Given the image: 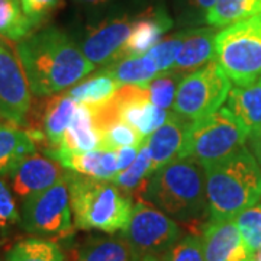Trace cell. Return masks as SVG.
Instances as JSON below:
<instances>
[{
  "label": "cell",
  "mask_w": 261,
  "mask_h": 261,
  "mask_svg": "<svg viewBox=\"0 0 261 261\" xmlns=\"http://www.w3.org/2000/svg\"><path fill=\"white\" fill-rule=\"evenodd\" d=\"M134 25V19L129 15L111 16L103 19L86 32L83 39L79 42L86 58L96 65L108 67L121 58Z\"/></svg>",
  "instance_id": "11"
},
{
  "label": "cell",
  "mask_w": 261,
  "mask_h": 261,
  "mask_svg": "<svg viewBox=\"0 0 261 261\" xmlns=\"http://www.w3.org/2000/svg\"><path fill=\"white\" fill-rule=\"evenodd\" d=\"M38 141H44L41 130L0 125V178L8 177L20 160L37 151Z\"/></svg>",
  "instance_id": "18"
},
{
  "label": "cell",
  "mask_w": 261,
  "mask_h": 261,
  "mask_svg": "<svg viewBox=\"0 0 261 261\" xmlns=\"http://www.w3.org/2000/svg\"><path fill=\"white\" fill-rule=\"evenodd\" d=\"M216 32L212 27L185 31V39L173 70L186 75L214 61Z\"/></svg>",
  "instance_id": "17"
},
{
  "label": "cell",
  "mask_w": 261,
  "mask_h": 261,
  "mask_svg": "<svg viewBox=\"0 0 261 261\" xmlns=\"http://www.w3.org/2000/svg\"><path fill=\"white\" fill-rule=\"evenodd\" d=\"M189 6L196 12H203L206 13L215 5L216 0H187Z\"/></svg>",
  "instance_id": "38"
},
{
  "label": "cell",
  "mask_w": 261,
  "mask_h": 261,
  "mask_svg": "<svg viewBox=\"0 0 261 261\" xmlns=\"http://www.w3.org/2000/svg\"><path fill=\"white\" fill-rule=\"evenodd\" d=\"M151 167H152V160H151V154H149L148 144L145 140L141 144L138 155L132 163V166L121 173H118L116 177L113 178V181L119 187H122L125 192H128L132 197L137 196L140 200L144 186H145L149 176L152 174Z\"/></svg>",
  "instance_id": "26"
},
{
  "label": "cell",
  "mask_w": 261,
  "mask_h": 261,
  "mask_svg": "<svg viewBox=\"0 0 261 261\" xmlns=\"http://www.w3.org/2000/svg\"><path fill=\"white\" fill-rule=\"evenodd\" d=\"M183 77L185 74H180L174 70H170V71L160 73L157 77L149 80L148 83L142 84L147 92L149 102L164 111H168L174 103L178 84Z\"/></svg>",
  "instance_id": "29"
},
{
  "label": "cell",
  "mask_w": 261,
  "mask_h": 261,
  "mask_svg": "<svg viewBox=\"0 0 261 261\" xmlns=\"http://www.w3.org/2000/svg\"><path fill=\"white\" fill-rule=\"evenodd\" d=\"M79 103L74 102L65 92H61L51 97L45 105L42 116V135L47 141L48 151L53 152L61 147L64 134L74 116Z\"/></svg>",
  "instance_id": "20"
},
{
  "label": "cell",
  "mask_w": 261,
  "mask_h": 261,
  "mask_svg": "<svg viewBox=\"0 0 261 261\" xmlns=\"http://www.w3.org/2000/svg\"><path fill=\"white\" fill-rule=\"evenodd\" d=\"M31 92L38 97L61 93L94 70L80 45L63 29L48 27L16 44Z\"/></svg>",
  "instance_id": "1"
},
{
  "label": "cell",
  "mask_w": 261,
  "mask_h": 261,
  "mask_svg": "<svg viewBox=\"0 0 261 261\" xmlns=\"http://www.w3.org/2000/svg\"><path fill=\"white\" fill-rule=\"evenodd\" d=\"M99 148H102V142H100V134L94 125L93 112H92L90 106H87L84 103H79L74 116L65 130L61 147L58 149L92 151V149Z\"/></svg>",
  "instance_id": "21"
},
{
  "label": "cell",
  "mask_w": 261,
  "mask_h": 261,
  "mask_svg": "<svg viewBox=\"0 0 261 261\" xmlns=\"http://www.w3.org/2000/svg\"><path fill=\"white\" fill-rule=\"evenodd\" d=\"M260 12L261 0H216L203 20L212 28H225Z\"/></svg>",
  "instance_id": "24"
},
{
  "label": "cell",
  "mask_w": 261,
  "mask_h": 261,
  "mask_svg": "<svg viewBox=\"0 0 261 261\" xmlns=\"http://www.w3.org/2000/svg\"><path fill=\"white\" fill-rule=\"evenodd\" d=\"M203 167L207 214L212 221H233L261 199V167L248 147Z\"/></svg>",
  "instance_id": "2"
},
{
  "label": "cell",
  "mask_w": 261,
  "mask_h": 261,
  "mask_svg": "<svg viewBox=\"0 0 261 261\" xmlns=\"http://www.w3.org/2000/svg\"><path fill=\"white\" fill-rule=\"evenodd\" d=\"M250 258H251L252 261H261V250L252 252L251 255H250Z\"/></svg>",
  "instance_id": "41"
},
{
  "label": "cell",
  "mask_w": 261,
  "mask_h": 261,
  "mask_svg": "<svg viewBox=\"0 0 261 261\" xmlns=\"http://www.w3.org/2000/svg\"><path fill=\"white\" fill-rule=\"evenodd\" d=\"M135 261H163L160 260L159 257H155V255H145V257H141V258H138V260Z\"/></svg>",
  "instance_id": "40"
},
{
  "label": "cell",
  "mask_w": 261,
  "mask_h": 261,
  "mask_svg": "<svg viewBox=\"0 0 261 261\" xmlns=\"http://www.w3.org/2000/svg\"><path fill=\"white\" fill-rule=\"evenodd\" d=\"M48 155L58 160L68 171L87 177L113 180L119 173L116 151L92 149V151H65L57 149Z\"/></svg>",
  "instance_id": "15"
},
{
  "label": "cell",
  "mask_w": 261,
  "mask_h": 261,
  "mask_svg": "<svg viewBox=\"0 0 261 261\" xmlns=\"http://www.w3.org/2000/svg\"><path fill=\"white\" fill-rule=\"evenodd\" d=\"M119 87L121 84L103 68L102 71H99L93 77L84 79L74 84L73 87L65 90V93L77 103H84L87 106H99L108 102Z\"/></svg>",
  "instance_id": "23"
},
{
  "label": "cell",
  "mask_w": 261,
  "mask_h": 261,
  "mask_svg": "<svg viewBox=\"0 0 261 261\" xmlns=\"http://www.w3.org/2000/svg\"><path fill=\"white\" fill-rule=\"evenodd\" d=\"M140 200L155 206L176 222H196L207 214L203 167L192 159L171 161L149 176Z\"/></svg>",
  "instance_id": "3"
},
{
  "label": "cell",
  "mask_w": 261,
  "mask_h": 261,
  "mask_svg": "<svg viewBox=\"0 0 261 261\" xmlns=\"http://www.w3.org/2000/svg\"><path fill=\"white\" fill-rule=\"evenodd\" d=\"M183 39H185V31L163 39L161 42H159L155 47L149 51L148 54L155 61L160 73L173 70L178 51H180L181 44H183Z\"/></svg>",
  "instance_id": "33"
},
{
  "label": "cell",
  "mask_w": 261,
  "mask_h": 261,
  "mask_svg": "<svg viewBox=\"0 0 261 261\" xmlns=\"http://www.w3.org/2000/svg\"><path fill=\"white\" fill-rule=\"evenodd\" d=\"M68 170L48 154L31 152L22 159L8 174L9 186L15 197L22 202L29 196L39 193L68 176Z\"/></svg>",
  "instance_id": "12"
},
{
  "label": "cell",
  "mask_w": 261,
  "mask_h": 261,
  "mask_svg": "<svg viewBox=\"0 0 261 261\" xmlns=\"http://www.w3.org/2000/svg\"><path fill=\"white\" fill-rule=\"evenodd\" d=\"M20 2L27 18L31 20L34 28H38L60 6L61 0H20Z\"/></svg>",
  "instance_id": "35"
},
{
  "label": "cell",
  "mask_w": 261,
  "mask_h": 261,
  "mask_svg": "<svg viewBox=\"0 0 261 261\" xmlns=\"http://www.w3.org/2000/svg\"><path fill=\"white\" fill-rule=\"evenodd\" d=\"M247 130L226 108L190 122L178 159H192L206 166L245 145Z\"/></svg>",
  "instance_id": "6"
},
{
  "label": "cell",
  "mask_w": 261,
  "mask_h": 261,
  "mask_svg": "<svg viewBox=\"0 0 261 261\" xmlns=\"http://www.w3.org/2000/svg\"><path fill=\"white\" fill-rule=\"evenodd\" d=\"M20 225L27 232L41 237L67 238L73 233L68 176L22 202Z\"/></svg>",
  "instance_id": "8"
},
{
  "label": "cell",
  "mask_w": 261,
  "mask_h": 261,
  "mask_svg": "<svg viewBox=\"0 0 261 261\" xmlns=\"http://www.w3.org/2000/svg\"><path fill=\"white\" fill-rule=\"evenodd\" d=\"M248 141H250L248 148L251 149V152L254 154V157L257 159L261 167V129L254 132L251 135H248Z\"/></svg>",
  "instance_id": "37"
},
{
  "label": "cell",
  "mask_w": 261,
  "mask_h": 261,
  "mask_svg": "<svg viewBox=\"0 0 261 261\" xmlns=\"http://www.w3.org/2000/svg\"><path fill=\"white\" fill-rule=\"evenodd\" d=\"M231 87V80L214 60L181 79L173 112L186 122L205 118L222 108Z\"/></svg>",
  "instance_id": "7"
},
{
  "label": "cell",
  "mask_w": 261,
  "mask_h": 261,
  "mask_svg": "<svg viewBox=\"0 0 261 261\" xmlns=\"http://www.w3.org/2000/svg\"><path fill=\"white\" fill-rule=\"evenodd\" d=\"M173 25L174 22L164 8L145 10L134 19L132 31L122 49L121 58L148 54L159 44L160 39L173 28Z\"/></svg>",
  "instance_id": "14"
},
{
  "label": "cell",
  "mask_w": 261,
  "mask_h": 261,
  "mask_svg": "<svg viewBox=\"0 0 261 261\" xmlns=\"http://www.w3.org/2000/svg\"><path fill=\"white\" fill-rule=\"evenodd\" d=\"M20 222V214L10 186L0 178V229H6Z\"/></svg>",
  "instance_id": "34"
},
{
  "label": "cell",
  "mask_w": 261,
  "mask_h": 261,
  "mask_svg": "<svg viewBox=\"0 0 261 261\" xmlns=\"http://www.w3.org/2000/svg\"><path fill=\"white\" fill-rule=\"evenodd\" d=\"M138 147H122V148L115 149L116 157H118V166H119V173L129 168L132 163L135 161L138 155Z\"/></svg>",
  "instance_id": "36"
},
{
  "label": "cell",
  "mask_w": 261,
  "mask_h": 261,
  "mask_svg": "<svg viewBox=\"0 0 261 261\" xmlns=\"http://www.w3.org/2000/svg\"><path fill=\"white\" fill-rule=\"evenodd\" d=\"M147 138H144L141 134L134 129L125 122L118 121L109 128L100 132V142H102V149H115L122 148V147H138Z\"/></svg>",
  "instance_id": "31"
},
{
  "label": "cell",
  "mask_w": 261,
  "mask_h": 261,
  "mask_svg": "<svg viewBox=\"0 0 261 261\" xmlns=\"http://www.w3.org/2000/svg\"><path fill=\"white\" fill-rule=\"evenodd\" d=\"M189 123L190 122H186L171 112L167 121L147 138L152 160V173L180 157Z\"/></svg>",
  "instance_id": "16"
},
{
  "label": "cell",
  "mask_w": 261,
  "mask_h": 261,
  "mask_svg": "<svg viewBox=\"0 0 261 261\" xmlns=\"http://www.w3.org/2000/svg\"><path fill=\"white\" fill-rule=\"evenodd\" d=\"M68 190L77 229L115 233L126 228L134 200L113 180L87 177L70 171Z\"/></svg>",
  "instance_id": "4"
},
{
  "label": "cell",
  "mask_w": 261,
  "mask_h": 261,
  "mask_svg": "<svg viewBox=\"0 0 261 261\" xmlns=\"http://www.w3.org/2000/svg\"><path fill=\"white\" fill-rule=\"evenodd\" d=\"M215 61L235 86L261 77V12L216 32Z\"/></svg>",
  "instance_id": "5"
},
{
  "label": "cell",
  "mask_w": 261,
  "mask_h": 261,
  "mask_svg": "<svg viewBox=\"0 0 261 261\" xmlns=\"http://www.w3.org/2000/svg\"><path fill=\"white\" fill-rule=\"evenodd\" d=\"M6 261H64V254L54 241L34 237L15 244Z\"/></svg>",
  "instance_id": "28"
},
{
  "label": "cell",
  "mask_w": 261,
  "mask_h": 261,
  "mask_svg": "<svg viewBox=\"0 0 261 261\" xmlns=\"http://www.w3.org/2000/svg\"><path fill=\"white\" fill-rule=\"evenodd\" d=\"M235 225L241 233L244 244L251 255L261 250V203L243 211L235 219Z\"/></svg>",
  "instance_id": "30"
},
{
  "label": "cell",
  "mask_w": 261,
  "mask_h": 261,
  "mask_svg": "<svg viewBox=\"0 0 261 261\" xmlns=\"http://www.w3.org/2000/svg\"><path fill=\"white\" fill-rule=\"evenodd\" d=\"M79 5H83V6H100V5H105L111 0H75Z\"/></svg>",
  "instance_id": "39"
},
{
  "label": "cell",
  "mask_w": 261,
  "mask_h": 261,
  "mask_svg": "<svg viewBox=\"0 0 261 261\" xmlns=\"http://www.w3.org/2000/svg\"><path fill=\"white\" fill-rule=\"evenodd\" d=\"M163 261H206L202 238L197 235H186L183 238H178L163 254Z\"/></svg>",
  "instance_id": "32"
},
{
  "label": "cell",
  "mask_w": 261,
  "mask_h": 261,
  "mask_svg": "<svg viewBox=\"0 0 261 261\" xmlns=\"http://www.w3.org/2000/svg\"><path fill=\"white\" fill-rule=\"evenodd\" d=\"M134 261L145 255L159 257L180 238L177 222L148 202L138 200L130 214L129 222L122 231Z\"/></svg>",
  "instance_id": "9"
},
{
  "label": "cell",
  "mask_w": 261,
  "mask_h": 261,
  "mask_svg": "<svg viewBox=\"0 0 261 261\" xmlns=\"http://www.w3.org/2000/svg\"><path fill=\"white\" fill-rule=\"evenodd\" d=\"M200 238L206 261H245L250 258V252L235 221L209 219Z\"/></svg>",
  "instance_id": "13"
},
{
  "label": "cell",
  "mask_w": 261,
  "mask_h": 261,
  "mask_svg": "<svg viewBox=\"0 0 261 261\" xmlns=\"http://www.w3.org/2000/svg\"><path fill=\"white\" fill-rule=\"evenodd\" d=\"M79 261H134V254L123 238H92L79 251Z\"/></svg>",
  "instance_id": "25"
},
{
  "label": "cell",
  "mask_w": 261,
  "mask_h": 261,
  "mask_svg": "<svg viewBox=\"0 0 261 261\" xmlns=\"http://www.w3.org/2000/svg\"><path fill=\"white\" fill-rule=\"evenodd\" d=\"M20 0H0V38L19 42L34 31Z\"/></svg>",
  "instance_id": "27"
},
{
  "label": "cell",
  "mask_w": 261,
  "mask_h": 261,
  "mask_svg": "<svg viewBox=\"0 0 261 261\" xmlns=\"http://www.w3.org/2000/svg\"><path fill=\"white\" fill-rule=\"evenodd\" d=\"M248 135L261 129V77L245 86L231 87L226 106Z\"/></svg>",
  "instance_id": "19"
},
{
  "label": "cell",
  "mask_w": 261,
  "mask_h": 261,
  "mask_svg": "<svg viewBox=\"0 0 261 261\" xmlns=\"http://www.w3.org/2000/svg\"><path fill=\"white\" fill-rule=\"evenodd\" d=\"M245 261H252V260H251V258H248V260H245Z\"/></svg>",
  "instance_id": "42"
},
{
  "label": "cell",
  "mask_w": 261,
  "mask_h": 261,
  "mask_svg": "<svg viewBox=\"0 0 261 261\" xmlns=\"http://www.w3.org/2000/svg\"><path fill=\"white\" fill-rule=\"evenodd\" d=\"M31 94L16 53L0 44V119L15 126L25 125L31 109Z\"/></svg>",
  "instance_id": "10"
},
{
  "label": "cell",
  "mask_w": 261,
  "mask_h": 261,
  "mask_svg": "<svg viewBox=\"0 0 261 261\" xmlns=\"http://www.w3.org/2000/svg\"><path fill=\"white\" fill-rule=\"evenodd\" d=\"M105 70L121 86L125 84L142 86L160 74L159 67L149 54L125 57L105 67Z\"/></svg>",
  "instance_id": "22"
}]
</instances>
